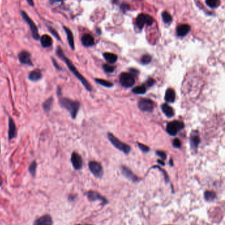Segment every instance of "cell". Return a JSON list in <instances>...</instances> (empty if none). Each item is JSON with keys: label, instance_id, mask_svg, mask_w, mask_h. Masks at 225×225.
Listing matches in <instances>:
<instances>
[{"label": "cell", "instance_id": "1", "mask_svg": "<svg viewBox=\"0 0 225 225\" xmlns=\"http://www.w3.org/2000/svg\"><path fill=\"white\" fill-rule=\"evenodd\" d=\"M56 53L57 56L59 58H60L65 63L69 71H71V72L73 74V75H74L81 82V84L84 86V87L86 88V90H88V92H91L92 90H93V88H92L91 84L88 82L87 80L78 71V70H77V68L75 67V65H73L72 61L70 60L68 57L65 56V53H64V51H63L61 47L60 46H58L56 51Z\"/></svg>", "mask_w": 225, "mask_h": 225}, {"label": "cell", "instance_id": "2", "mask_svg": "<svg viewBox=\"0 0 225 225\" xmlns=\"http://www.w3.org/2000/svg\"><path fill=\"white\" fill-rule=\"evenodd\" d=\"M58 97V103L61 108L67 110L72 119H75L80 108V103L77 101L72 100L71 99L62 97V95H59Z\"/></svg>", "mask_w": 225, "mask_h": 225}, {"label": "cell", "instance_id": "3", "mask_svg": "<svg viewBox=\"0 0 225 225\" xmlns=\"http://www.w3.org/2000/svg\"><path fill=\"white\" fill-rule=\"evenodd\" d=\"M107 136H108V138L110 140V142L112 143V145L115 147L116 148L119 149L125 154H128L130 152L131 147L130 146H128L126 143L120 141V140L117 139L115 136H114L112 133H110V132H108Z\"/></svg>", "mask_w": 225, "mask_h": 225}, {"label": "cell", "instance_id": "4", "mask_svg": "<svg viewBox=\"0 0 225 225\" xmlns=\"http://www.w3.org/2000/svg\"><path fill=\"white\" fill-rule=\"evenodd\" d=\"M154 21V18L150 16L149 14L141 13L139 14L137 17L136 18L135 25L139 28V31H141L145 24L151 26L153 24Z\"/></svg>", "mask_w": 225, "mask_h": 225}, {"label": "cell", "instance_id": "5", "mask_svg": "<svg viewBox=\"0 0 225 225\" xmlns=\"http://www.w3.org/2000/svg\"><path fill=\"white\" fill-rule=\"evenodd\" d=\"M20 13L21 14V17L23 18V19L25 20L26 23L29 25V27H30V29L31 31L32 38L35 40H38L40 39L38 30L37 27H36V25L34 23V21H33L30 18V17L28 15V14L23 11H21Z\"/></svg>", "mask_w": 225, "mask_h": 225}, {"label": "cell", "instance_id": "6", "mask_svg": "<svg viewBox=\"0 0 225 225\" xmlns=\"http://www.w3.org/2000/svg\"><path fill=\"white\" fill-rule=\"evenodd\" d=\"M184 123L179 121H173L170 122L167 125V132L170 136H176L178 132L184 128Z\"/></svg>", "mask_w": 225, "mask_h": 225}, {"label": "cell", "instance_id": "7", "mask_svg": "<svg viewBox=\"0 0 225 225\" xmlns=\"http://www.w3.org/2000/svg\"><path fill=\"white\" fill-rule=\"evenodd\" d=\"M120 82L124 87L130 88L134 85L135 79L131 73L123 72L120 77Z\"/></svg>", "mask_w": 225, "mask_h": 225}, {"label": "cell", "instance_id": "8", "mask_svg": "<svg viewBox=\"0 0 225 225\" xmlns=\"http://www.w3.org/2000/svg\"><path fill=\"white\" fill-rule=\"evenodd\" d=\"M139 109L143 112L151 113L154 109V102L149 99H141L138 102Z\"/></svg>", "mask_w": 225, "mask_h": 225}, {"label": "cell", "instance_id": "9", "mask_svg": "<svg viewBox=\"0 0 225 225\" xmlns=\"http://www.w3.org/2000/svg\"><path fill=\"white\" fill-rule=\"evenodd\" d=\"M88 167L91 172L97 178H101L103 175V169L101 163L97 161H92L88 163Z\"/></svg>", "mask_w": 225, "mask_h": 225}, {"label": "cell", "instance_id": "10", "mask_svg": "<svg viewBox=\"0 0 225 225\" xmlns=\"http://www.w3.org/2000/svg\"><path fill=\"white\" fill-rule=\"evenodd\" d=\"M18 59L22 65L32 66L33 63L31 59V53L27 51H22L18 55Z\"/></svg>", "mask_w": 225, "mask_h": 225}, {"label": "cell", "instance_id": "11", "mask_svg": "<svg viewBox=\"0 0 225 225\" xmlns=\"http://www.w3.org/2000/svg\"><path fill=\"white\" fill-rule=\"evenodd\" d=\"M71 162L73 168L75 170H80L83 167L82 157L80 155L75 152H73L71 156Z\"/></svg>", "mask_w": 225, "mask_h": 225}, {"label": "cell", "instance_id": "12", "mask_svg": "<svg viewBox=\"0 0 225 225\" xmlns=\"http://www.w3.org/2000/svg\"><path fill=\"white\" fill-rule=\"evenodd\" d=\"M190 146L191 149L196 150L200 143V137L197 130H193L190 135Z\"/></svg>", "mask_w": 225, "mask_h": 225}, {"label": "cell", "instance_id": "13", "mask_svg": "<svg viewBox=\"0 0 225 225\" xmlns=\"http://www.w3.org/2000/svg\"><path fill=\"white\" fill-rule=\"evenodd\" d=\"M17 130L16 124L12 117H9V130H8V138L9 140H12L13 139L17 138Z\"/></svg>", "mask_w": 225, "mask_h": 225}, {"label": "cell", "instance_id": "14", "mask_svg": "<svg viewBox=\"0 0 225 225\" xmlns=\"http://www.w3.org/2000/svg\"><path fill=\"white\" fill-rule=\"evenodd\" d=\"M121 171L122 175L125 177V178L131 180V181L134 182H137L139 180L138 177L136 176L134 174V172H133L130 169L125 167V166H122V167H121Z\"/></svg>", "mask_w": 225, "mask_h": 225}, {"label": "cell", "instance_id": "15", "mask_svg": "<svg viewBox=\"0 0 225 225\" xmlns=\"http://www.w3.org/2000/svg\"><path fill=\"white\" fill-rule=\"evenodd\" d=\"M190 31L191 27L189 24H181L176 28V34L178 37H184L190 32Z\"/></svg>", "mask_w": 225, "mask_h": 225}, {"label": "cell", "instance_id": "16", "mask_svg": "<svg viewBox=\"0 0 225 225\" xmlns=\"http://www.w3.org/2000/svg\"><path fill=\"white\" fill-rule=\"evenodd\" d=\"M51 217L49 215H46L36 219L33 225H52Z\"/></svg>", "mask_w": 225, "mask_h": 225}, {"label": "cell", "instance_id": "17", "mask_svg": "<svg viewBox=\"0 0 225 225\" xmlns=\"http://www.w3.org/2000/svg\"><path fill=\"white\" fill-rule=\"evenodd\" d=\"M81 43L83 46L89 47L94 45V39L90 34H84L81 37Z\"/></svg>", "mask_w": 225, "mask_h": 225}, {"label": "cell", "instance_id": "18", "mask_svg": "<svg viewBox=\"0 0 225 225\" xmlns=\"http://www.w3.org/2000/svg\"><path fill=\"white\" fill-rule=\"evenodd\" d=\"M42 78V74L40 69H36L33 70L29 73L28 79L32 82H38V80H41Z\"/></svg>", "mask_w": 225, "mask_h": 225}, {"label": "cell", "instance_id": "19", "mask_svg": "<svg viewBox=\"0 0 225 225\" xmlns=\"http://www.w3.org/2000/svg\"><path fill=\"white\" fill-rule=\"evenodd\" d=\"M63 28H64V31L66 33V35H67L68 42L69 47H71V49L72 50H75V42H74V37H73V32L69 28L65 27V26H64Z\"/></svg>", "mask_w": 225, "mask_h": 225}, {"label": "cell", "instance_id": "20", "mask_svg": "<svg viewBox=\"0 0 225 225\" xmlns=\"http://www.w3.org/2000/svg\"><path fill=\"white\" fill-rule=\"evenodd\" d=\"M40 43H41V46L44 47V48H48V47H50L53 44V40L52 38L51 37L48 35V34H44L40 37Z\"/></svg>", "mask_w": 225, "mask_h": 225}, {"label": "cell", "instance_id": "21", "mask_svg": "<svg viewBox=\"0 0 225 225\" xmlns=\"http://www.w3.org/2000/svg\"><path fill=\"white\" fill-rule=\"evenodd\" d=\"M87 197L89 199V200L91 201H97V200H101L103 202H107L106 199L104 198H103L102 195L98 194L97 191H88L87 194Z\"/></svg>", "mask_w": 225, "mask_h": 225}, {"label": "cell", "instance_id": "22", "mask_svg": "<svg viewBox=\"0 0 225 225\" xmlns=\"http://www.w3.org/2000/svg\"><path fill=\"white\" fill-rule=\"evenodd\" d=\"M165 101L167 103H174L176 99V92L172 88H168L164 96Z\"/></svg>", "mask_w": 225, "mask_h": 225}, {"label": "cell", "instance_id": "23", "mask_svg": "<svg viewBox=\"0 0 225 225\" xmlns=\"http://www.w3.org/2000/svg\"><path fill=\"white\" fill-rule=\"evenodd\" d=\"M161 109L164 115L168 118H171L174 115V111L172 107L168 105L167 104H163L161 105Z\"/></svg>", "mask_w": 225, "mask_h": 225}, {"label": "cell", "instance_id": "24", "mask_svg": "<svg viewBox=\"0 0 225 225\" xmlns=\"http://www.w3.org/2000/svg\"><path fill=\"white\" fill-rule=\"evenodd\" d=\"M54 103V98L52 97H50L48 98L46 100L44 101L42 104V109L46 113H49L53 106Z\"/></svg>", "mask_w": 225, "mask_h": 225}, {"label": "cell", "instance_id": "25", "mask_svg": "<svg viewBox=\"0 0 225 225\" xmlns=\"http://www.w3.org/2000/svg\"><path fill=\"white\" fill-rule=\"evenodd\" d=\"M103 57H104L106 61H108L110 64L115 63L117 60V55L112 53H108V52L104 53V54H103Z\"/></svg>", "mask_w": 225, "mask_h": 225}, {"label": "cell", "instance_id": "26", "mask_svg": "<svg viewBox=\"0 0 225 225\" xmlns=\"http://www.w3.org/2000/svg\"><path fill=\"white\" fill-rule=\"evenodd\" d=\"M147 91V88L146 86L144 85H139L134 88L132 89V92L135 94H138V95H141V94H144L146 93Z\"/></svg>", "mask_w": 225, "mask_h": 225}, {"label": "cell", "instance_id": "27", "mask_svg": "<svg viewBox=\"0 0 225 225\" xmlns=\"http://www.w3.org/2000/svg\"><path fill=\"white\" fill-rule=\"evenodd\" d=\"M207 5L211 9H215L219 7L220 4V0H205Z\"/></svg>", "mask_w": 225, "mask_h": 225}, {"label": "cell", "instance_id": "28", "mask_svg": "<svg viewBox=\"0 0 225 225\" xmlns=\"http://www.w3.org/2000/svg\"><path fill=\"white\" fill-rule=\"evenodd\" d=\"M95 82L100 85L104 86L106 88H112L113 86V84L112 82L107 81L106 80H103L101 79H95Z\"/></svg>", "mask_w": 225, "mask_h": 225}, {"label": "cell", "instance_id": "29", "mask_svg": "<svg viewBox=\"0 0 225 225\" xmlns=\"http://www.w3.org/2000/svg\"><path fill=\"white\" fill-rule=\"evenodd\" d=\"M162 18L165 24H170L172 21V17L168 12L164 11L161 14Z\"/></svg>", "mask_w": 225, "mask_h": 225}, {"label": "cell", "instance_id": "30", "mask_svg": "<svg viewBox=\"0 0 225 225\" xmlns=\"http://www.w3.org/2000/svg\"><path fill=\"white\" fill-rule=\"evenodd\" d=\"M204 195H205V200L209 201H211L214 200L216 197L215 193L213 192V191H206L205 192Z\"/></svg>", "mask_w": 225, "mask_h": 225}, {"label": "cell", "instance_id": "31", "mask_svg": "<svg viewBox=\"0 0 225 225\" xmlns=\"http://www.w3.org/2000/svg\"><path fill=\"white\" fill-rule=\"evenodd\" d=\"M36 168H37V163L35 161H32L28 167V171L32 176H35L36 175Z\"/></svg>", "mask_w": 225, "mask_h": 225}, {"label": "cell", "instance_id": "32", "mask_svg": "<svg viewBox=\"0 0 225 225\" xmlns=\"http://www.w3.org/2000/svg\"><path fill=\"white\" fill-rule=\"evenodd\" d=\"M151 61V56L149 54H145L142 56L141 59V63L143 65H147L150 63Z\"/></svg>", "mask_w": 225, "mask_h": 225}, {"label": "cell", "instance_id": "33", "mask_svg": "<svg viewBox=\"0 0 225 225\" xmlns=\"http://www.w3.org/2000/svg\"><path fill=\"white\" fill-rule=\"evenodd\" d=\"M102 68H103V70H104V72H107V73H112L114 72V69H115V67H114V66H112V65H106V64H104L102 65Z\"/></svg>", "mask_w": 225, "mask_h": 225}, {"label": "cell", "instance_id": "34", "mask_svg": "<svg viewBox=\"0 0 225 225\" xmlns=\"http://www.w3.org/2000/svg\"><path fill=\"white\" fill-rule=\"evenodd\" d=\"M48 28L50 32L55 37V38H56L58 40H60V41H61V38H60V35H59V34L57 32V31L55 30L54 28L51 27H48Z\"/></svg>", "mask_w": 225, "mask_h": 225}, {"label": "cell", "instance_id": "35", "mask_svg": "<svg viewBox=\"0 0 225 225\" xmlns=\"http://www.w3.org/2000/svg\"><path fill=\"white\" fill-rule=\"evenodd\" d=\"M138 147L139 148L141 149L143 152L144 153H147V152H149L150 151V148L149 147L146 146V145H144L143 144V143H138Z\"/></svg>", "mask_w": 225, "mask_h": 225}, {"label": "cell", "instance_id": "36", "mask_svg": "<svg viewBox=\"0 0 225 225\" xmlns=\"http://www.w3.org/2000/svg\"><path fill=\"white\" fill-rule=\"evenodd\" d=\"M157 156H158L163 161H164L167 159V154L165 152H163V151H157L155 152Z\"/></svg>", "mask_w": 225, "mask_h": 225}, {"label": "cell", "instance_id": "37", "mask_svg": "<svg viewBox=\"0 0 225 225\" xmlns=\"http://www.w3.org/2000/svg\"><path fill=\"white\" fill-rule=\"evenodd\" d=\"M172 145L175 147V148H180L182 146V143H181V141H180L178 138H175L174 140H173Z\"/></svg>", "mask_w": 225, "mask_h": 225}, {"label": "cell", "instance_id": "38", "mask_svg": "<svg viewBox=\"0 0 225 225\" xmlns=\"http://www.w3.org/2000/svg\"><path fill=\"white\" fill-rule=\"evenodd\" d=\"M154 84H155V80L152 78H150L146 81L145 84H144V85L147 87H151L153 86Z\"/></svg>", "mask_w": 225, "mask_h": 225}, {"label": "cell", "instance_id": "39", "mask_svg": "<svg viewBox=\"0 0 225 225\" xmlns=\"http://www.w3.org/2000/svg\"><path fill=\"white\" fill-rule=\"evenodd\" d=\"M153 169H159V170H160L162 172H163L164 176V178H165L166 182H168L169 181V178H168V175L167 174V172H166L164 171V170H163V169H162L160 167H158V166H154V167H153Z\"/></svg>", "mask_w": 225, "mask_h": 225}, {"label": "cell", "instance_id": "40", "mask_svg": "<svg viewBox=\"0 0 225 225\" xmlns=\"http://www.w3.org/2000/svg\"><path fill=\"white\" fill-rule=\"evenodd\" d=\"M51 61H52V63H53V65H54V67H55V69L58 70V71H62V68L60 67V65H59V64L58 63V62L56 61V59H55L54 58L51 57Z\"/></svg>", "mask_w": 225, "mask_h": 225}, {"label": "cell", "instance_id": "41", "mask_svg": "<svg viewBox=\"0 0 225 225\" xmlns=\"http://www.w3.org/2000/svg\"><path fill=\"white\" fill-rule=\"evenodd\" d=\"M129 9H130V7H129L128 5L124 4V3H123V4H121V9L123 11H127Z\"/></svg>", "mask_w": 225, "mask_h": 225}, {"label": "cell", "instance_id": "42", "mask_svg": "<svg viewBox=\"0 0 225 225\" xmlns=\"http://www.w3.org/2000/svg\"><path fill=\"white\" fill-rule=\"evenodd\" d=\"M130 72L132 74H134V75H137L139 74V71L137 69H130Z\"/></svg>", "mask_w": 225, "mask_h": 225}, {"label": "cell", "instance_id": "43", "mask_svg": "<svg viewBox=\"0 0 225 225\" xmlns=\"http://www.w3.org/2000/svg\"><path fill=\"white\" fill-rule=\"evenodd\" d=\"M27 2V3L29 4V5L31 7H34L35 6V3L33 2V0H26Z\"/></svg>", "mask_w": 225, "mask_h": 225}, {"label": "cell", "instance_id": "44", "mask_svg": "<svg viewBox=\"0 0 225 225\" xmlns=\"http://www.w3.org/2000/svg\"><path fill=\"white\" fill-rule=\"evenodd\" d=\"M157 162H158V163H159V164H160L161 165H163V166H164L165 165L164 161H163V160H158Z\"/></svg>", "mask_w": 225, "mask_h": 225}, {"label": "cell", "instance_id": "45", "mask_svg": "<svg viewBox=\"0 0 225 225\" xmlns=\"http://www.w3.org/2000/svg\"><path fill=\"white\" fill-rule=\"evenodd\" d=\"M64 1V0H51V3H58V2H61Z\"/></svg>", "mask_w": 225, "mask_h": 225}, {"label": "cell", "instance_id": "46", "mask_svg": "<svg viewBox=\"0 0 225 225\" xmlns=\"http://www.w3.org/2000/svg\"><path fill=\"white\" fill-rule=\"evenodd\" d=\"M96 31H97V33L98 34H101V31L100 28H97V30H96Z\"/></svg>", "mask_w": 225, "mask_h": 225}, {"label": "cell", "instance_id": "47", "mask_svg": "<svg viewBox=\"0 0 225 225\" xmlns=\"http://www.w3.org/2000/svg\"><path fill=\"white\" fill-rule=\"evenodd\" d=\"M170 166H173V160H172V159H170Z\"/></svg>", "mask_w": 225, "mask_h": 225}, {"label": "cell", "instance_id": "48", "mask_svg": "<svg viewBox=\"0 0 225 225\" xmlns=\"http://www.w3.org/2000/svg\"><path fill=\"white\" fill-rule=\"evenodd\" d=\"M2 183H3V181H2V178L1 176H0V186L2 185Z\"/></svg>", "mask_w": 225, "mask_h": 225}, {"label": "cell", "instance_id": "49", "mask_svg": "<svg viewBox=\"0 0 225 225\" xmlns=\"http://www.w3.org/2000/svg\"><path fill=\"white\" fill-rule=\"evenodd\" d=\"M0 154H1V144H0Z\"/></svg>", "mask_w": 225, "mask_h": 225}, {"label": "cell", "instance_id": "50", "mask_svg": "<svg viewBox=\"0 0 225 225\" xmlns=\"http://www.w3.org/2000/svg\"><path fill=\"white\" fill-rule=\"evenodd\" d=\"M139 1H143V0H139Z\"/></svg>", "mask_w": 225, "mask_h": 225}]
</instances>
